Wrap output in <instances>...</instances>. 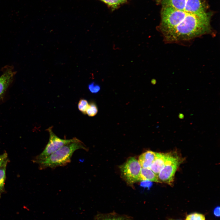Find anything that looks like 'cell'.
Listing matches in <instances>:
<instances>
[{
	"mask_svg": "<svg viewBox=\"0 0 220 220\" xmlns=\"http://www.w3.org/2000/svg\"><path fill=\"white\" fill-rule=\"evenodd\" d=\"M82 149L87 151L86 145L79 139L67 144L52 153L43 160L39 162V169H44L48 168L55 169L67 165L71 162V158L76 150Z\"/></svg>",
	"mask_w": 220,
	"mask_h": 220,
	"instance_id": "2",
	"label": "cell"
},
{
	"mask_svg": "<svg viewBox=\"0 0 220 220\" xmlns=\"http://www.w3.org/2000/svg\"><path fill=\"white\" fill-rule=\"evenodd\" d=\"M113 9L117 8L120 4L117 0H101Z\"/></svg>",
	"mask_w": 220,
	"mask_h": 220,
	"instance_id": "16",
	"label": "cell"
},
{
	"mask_svg": "<svg viewBox=\"0 0 220 220\" xmlns=\"http://www.w3.org/2000/svg\"><path fill=\"white\" fill-rule=\"evenodd\" d=\"M156 153L149 150L140 155L138 160L141 168H150L156 158Z\"/></svg>",
	"mask_w": 220,
	"mask_h": 220,
	"instance_id": "8",
	"label": "cell"
},
{
	"mask_svg": "<svg viewBox=\"0 0 220 220\" xmlns=\"http://www.w3.org/2000/svg\"><path fill=\"white\" fill-rule=\"evenodd\" d=\"M87 100L84 99H80L78 103L79 110L83 114H86V111L89 106Z\"/></svg>",
	"mask_w": 220,
	"mask_h": 220,
	"instance_id": "14",
	"label": "cell"
},
{
	"mask_svg": "<svg viewBox=\"0 0 220 220\" xmlns=\"http://www.w3.org/2000/svg\"><path fill=\"white\" fill-rule=\"evenodd\" d=\"M88 89L91 93L96 94L100 91L101 88L99 85L92 82L88 85Z\"/></svg>",
	"mask_w": 220,
	"mask_h": 220,
	"instance_id": "15",
	"label": "cell"
},
{
	"mask_svg": "<svg viewBox=\"0 0 220 220\" xmlns=\"http://www.w3.org/2000/svg\"><path fill=\"white\" fill-rule=\"evenodd\" d=\"M178 117L180 119H183L184 118V115L183 114L180 113L178 115Z\"/></svg>",
	"mask_w": 220,
	"mask_h": 220,
	"instance_id": "22",
	"label": "cell"
},
{
	"mask_svg": "<svg viewBox=\"0 0 220 220\" xmlns=\"http://www.w3.org/2000/svg\"><path fill=\"white\" fill-rule=\"evenodd\" d=\"M196 213H192L187 216L185 220H195Z\"/></svg>",
	"mask_w": 220,
	"mask_h": 220,
	"instance_id": "20",
	"label": "cell"
},
{
	"mask_svg": "<svg viewBox=\"0 0 220 220\" xmlns=\"http://www.w3.org/2000/svg\"><path fill=\"white\" fill-rule=\"evenodd\" d=\"M151 182L148 181H142L141 183V185L145 187H149L152 185Z\"/></svg>",
	"mask_w": 220,
	"mask_h": 220,
	"instance_id": "18",
	"label": "cell"
},
{
	"mask_svg": "<svg viewBox=\"0 0 220 220\" xmlns=\"http://www.w3.org/2000/svg\"><path fill=\"white\" fill-rule=\"evenodd\" d=\"M52 128L50 127L47 129L50 135L48 142L42 152L34 159V163L37 164L64 145L78 139L75 137L70 139H61L53 132Z\"/></svg>",
	"mask_w": 220,
	"mask_h": 220,
	"instance_id": "4",
	"label": "cell"
},
{
	"mask_svg": "<svg viewBox=\"0 0 220 220\" xmlns=\"http://www.w3.org/2000/svg\"><path fill=\"white\" fill-rule=\"evenodd\" d=\"M95 220H133L132 218L125 215H120L115 212L99 214Z\"/></svg>",
	"mask_w": 220,
	"mask_h": 220,
	"instance_id": "10",
	"label": "cell"
},
{
	"mask_svg": "<svg viewBox=\"0 0 220 220\" xmlns=\"http://www.w3.org/2000/svg\"><path fill=\"white\" fill-rule=\"evenodd\" d=\"M120 4L126 2L127 0H117Z\"/></svg>",
	"mask_w": 220,
	"mask_h": 220,
	"instance_id": "23",
	"label": "cell"
},
{
	"mask_svg": "<svg viewBox=\"0 0 220 220\" xmlns=\"http://www.w3.org/2000/svg\"><path fill=\"white\" fill-rule=\"evenodd\" d=\"M8 160V154L6 152L0 155V168Z\"/></svg>",
	"mask_w": 220,
	"mask_h": 220,
	"instance_id": "17",
	"label": "cell"
},
{
	"mask_svg": "<svg viewBox=\"0 0 220 220\" xmlns=\"http://www.w3.org/2000/svg\"><path fill=\"white\" fill-rule=\"evenodd\" d=\"M163 6L187 13L201 14L207 12L204 0H163Z\"/></svg>",
	"mask_w": 220,
	"mask_h": 220,
	"instance_id": "3",
	"label": "cell"
},
{
	"mask_svg": "<svg viewBox=\"0 0 220 220\" xmlns=\"http://www.w3.org/2000/svg\"><path fill=\"white\" fill-rule=\"evenodd\" d=\"M144 181L160 183L158 179V176L150 168H141L139 181Z\"/></svg>",
	"mask_w": 220,
	"mask_h": 220,
	"instance_id": "11",
	"label": "cell"
},
{
	"mask_svg": "<svg viewBox=\"0 0 220 220\" xmlns=\"http://www.w3.org/2000/svg\"><path fill=\"white\" fill-rule=\"evenodd\" d=\"M160 29L167 42L192 39L210 33L211 14H194L163 6Z\"/></svg>",
	"mask_w": 220,
	"mask_h": 220,
	"instance_id": "1",
	"label": "cell"
},
{
	"mask_svg": "<svg viewBox=\"0 0 220 220\" xmlns=\"http://www.w3.org/2000/svg\"><path fill=\"white\" fill-rule=\"evenodd\" d=\"M9 160H7L0 168V198L5 191V182L6 179V171Z\"/></svg>",
	"mask_w": 220,
	"mask_h": 220,
	"instance_id": "12",
	"label": "cell"
},
{
	"mask_svg": "<svg viewBox=\"0 0 220 220\" xmlns=\"http://www.w3.org/2000/svg\"><path fill=\"white\" fill-rule=\"evenodd\" d=\"M195 220H205V217L202 214L196 213Z\"/></svg>",
	"mask_w": 220,
	"mask_h": 220,
	"instance_id": "19",
	"label": "cell"
},
{
	"mask_svg": "<svg viewBox=\"0 0 220 220\" xmlns=\"http://www.w3.org/2000/svg\"><path fill=\"white\" fill-rule=\"evenodd\" d=\"M141 167L138 160L134 157H131L120 167L123 178L129 184L139 181Z\"/></svg>",
	"mask_w": 220,
	"mask_h": 220,
	"instance_id": "6",
	"label": "cell"
},
{
	"mask_svg": "<svg viewBox=\"0 0 220 220\" xmlns=\"http://www.w3.org/2000/svg\"><path fill=\"white\" fill-rule=\"evenodd\" d=\"M14 75V72L12 70H9L0 76V98L11 82Z\"/></svg>",
	"mask_w": 220,
	"mask_h": 220,
	"instance_id": "9",
	"label": "cell"
},
{
	"mask_svg": "<svg viewBox=\"0 0 220 220\" xmlns=\"http://www.w3.org/2000/svg\"><path fill=\"white\" fill-rule=\"evenodd\" d=\"M98 108L95 103L91 102L89 105L86 111V114L89 116L93 117L97 113Z\"/></svg>",
	"mask_w": 220,
	"mask_h": 220,
	"instance_id": "13",
	"label": "cell"
},
{
	"mask_svg": "<svg viewBox=\"0 0 220 220\" xmlns=\"http://www.w3.org/2000/svg\"><path fill=\"white\" fill-rule=\"evenodd\" d=\"M167 156L168 153L156 152V158L150 168L157 176L164 167Z\"/></svg>",
	"mask_w": 220,
	"mask_h": 220,
	"instance_id": "7",
	"label": "cell"
},
{
	"mask_svg": "<svg viewBox=\"0 0 220 220\" xmlns=\"http://www.w3.org/2000/svg\"><path fill=\"white\" fill-rule=\"evenodd\" d=\"M170 220H175V219H170Z\"/></svg>",
	"mask_w": 220,
	"mask_h": 220,
	"instance_id": "25",
	"label": "cell"
},
{
	"mask_svg": "<svg viewBox=\"0 0 220 220\" xmlns=\"http://www.w3.org/2000/svg\"><path fill=\"white\" fill-rule=\"evenodd\" d=\"M181 161V159L177 154L168 153L165 165L158 175L160 183L172 185L175 172Z\"/></svg>",
	"mask_w": 220,
	"mask_h": 220,
	"instance_id": "5",
	"label": "cell"
},
{
	"mask_svg": "<svg viewBox=\"0 0 220 220\" xmlns=\"http://www.w3.org/2000/svg\"><path fill=\"white\" fill-rule=\"evenodd\" d=\"M213 213L214 215L217 217H219L220 216V207L217 206L215 208Z\"/></svg>",
	"mask_w": 220,
	"mask_h": 220,
	"instance_id": "21",
	"label": "cell"
},
{
	"mask_svg": "<svg viewBox=\"0 0 220 220\" xmlns=\"http://www.w3.org/2000/svg\"><path fill=\"white\" fill-rule=\"evenodd\" d=\"M163 0H155L156 2H157V3L158 4L160 3V2H161Z\"/></svg>",
	"mask_w": 220,
	"mask_h": 220,
	"instance_id": "24",
	"label": "cell"
}]
</instances>
